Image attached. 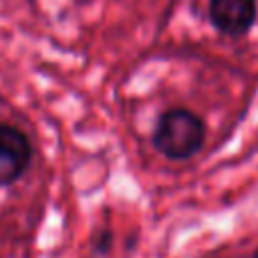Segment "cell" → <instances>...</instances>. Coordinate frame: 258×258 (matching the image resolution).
Returning a JSON list of instances; mask_svg holds the SVG:
<instances>
[{"label": "cell", "instance_id": "obj_3", "mask_svg": "<svg viewBox=\"0 0 258 258\" xmlns=\"http://www.w3.org/2000/svg\"><path fill=\"white\" fill-rule=\"evenodd\" d=\"M208 16L212 26L226 36H244L258 18L256 0H210Z\"/></svg>", "mask_w": 258, "mask_h": 258}, {"label": "cell", "instance_id": "obj_1", "mask_svg": "<svg viewBox=\"0 0 258 258\" xmlns=\"http://www.w3.org/2000/svg\"><path fill=\"white\" fill-rule=\"evenodd\" d=\"M206 139V123L189 109H167L155 121L153 147L167 159L181 161L198 153Z\"/></svg>", "mask_w": 258, "mask_h": 258}, {"label": "cell", "instance_id": "obj_4", "mask_svg": "<svg viewBox=\"0 0 258 258\" xmlns=\"http://www.w3.org/2000/svg\"><path fill=\"white\" fill-rule=\"evenodd\" d=\"M113 244H115V236H113L111 230H101V232H97V236L93 238V250H95V254H99V256L109 254L111 248H113Z\"/></svg>", "mask_w": 258, "mask_h": 258}, {"label": "cell", "instance_id": "obj_2", "mask_svg": "<svg viewBox=\"0 0 258 258\" xmlns=\"http://www.w3.org/2000/svg\"><path fill=\"white\" fill-rule=\"evenodd\" d=\"M32 161V143L24 131L0 123V185L18 181Z\"/></svg>", "mask_w": 258, "mask_h": 258}, {"label": "cell", "instance_id": "obj_5", "mask_svg": "<svg viewBox=\"0 0 258 258\" xmlns=\"http://www.w3.org/2000/svg\"><path fill=\"white\" fill-rule=\"evenodd\" d=\"M252 258H258V248L254 250V254H252Z\"/></svg>", "mask_w": 258, "mask_h": 258}]
</instances>
